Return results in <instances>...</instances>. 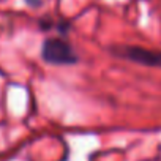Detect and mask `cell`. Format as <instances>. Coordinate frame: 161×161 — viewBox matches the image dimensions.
<instances>
[{"mask_svg": "<svg viewBox=\"0 0 161 161\" xmlns=\"http://www.w3.org/2000/svg\"><path fill=\"white\" fill-rule=\"evenodd\" d=\"M41 58L51 65H74L79 57L63 38H46L41 46Z\"/></svg>", "mask_w": 161, "mask_h": 161, "instance_id": "cell-1", "label": "cell"}, {"mask_svg": "<svg viewBox=\"0 0 161 161\" xmlns=\"http://www.w3.org/2000/svg\"><path fill=\"white\" fill-rule=\"evenodd\" d=\"M109 52L119 58H126L130 62L152 66V68H161V51L155 49H145L139 46H111Z\"/></svg>", "mask_w": 161, "mask_h": 161, "instance_id": "cell-2", "label": "cell"}, {"mask_svg": "<svg viewBox=\"0 0 161 161\" xmlns=\"http://www.w3.org/2000/svg\"><path fill=\"white\" fill-rule=\"evenodd\" d=\"M30 8H40L43 5V0H24Z\"/></svg>", "mask_w": 161, "mask_h": 161, "instance_id": "cell-3", "label": "cell"}]
</instances>
